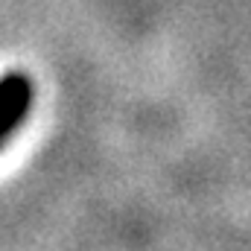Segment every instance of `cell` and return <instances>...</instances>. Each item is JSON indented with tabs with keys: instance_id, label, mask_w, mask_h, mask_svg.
Here are the masks:
<instances>
[{
	"instance_id": "cell-1",
	"label": "cell",
	"mask_w": 251,
	"mask_h": 251,
	"mask_svg": "<svg viewBox=\"0 0 251 251\" xmlns=\"http://www.w3.org/2000/svg\"><path fill=\"white\" fill-rule=\"evenodd\" d=\"M32 102H35V85L29 73L9 70L0 76V149L21 128V123H26Z\"/></svg>"
}]
</instances>
